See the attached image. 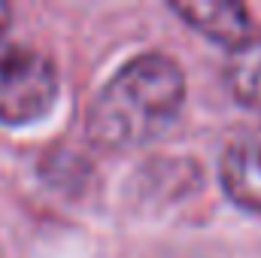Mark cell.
<instances>
[{
  "mask_svg": "<svg viewBox=\"0 0 261 258\" xmlns=\"http://www.w3.org/2000/svg\"><path fill=\"white\" fill-rule=\"evenodd\" d=\"M186 100V73L167 52H140L88 107L85 131L103 149H134L170 128Z\"/></svg>",
  "mask_w": 261,
  "mask_h": 258,
  "instance_id": "obj_1",
  "label": "cell"
},
{
  "mask_svg": "<svg viewBox=\"0 0 261 258\" xmlns=\"http://www.w3.org/2000/svg\"><path fill=\"white\" fill-rule=\"evenodd\" d=\"M58 97V70L52 58L28 43L0 40V125H28L43 119Z\"/></svg>",
  "mask_w": 261,
  "mask_h": 258,
  "instance_id": "obj_2",
  "label": "cell"
},
{
  "mask_svg": "<svg viewBox=\"0 0 261 258\" xmlns=\"http://www.w3.org/2000/svg\"><path fill=\"white\" fill-rule=\"evenodd\" d=\"M219 179L237 207L261 213V131L237 134L225 146L219 158Z\"/></svg>",
  "mask_w": 261,
  "mask_h": 258,
  "instance_id": "obj_3",
  "label": "cell"
},
{
  "mask_svg": "<svg viewBox=\"0 0 261 258\" xmlns=\"http://www.w3.org/2000/svg\"><path fill=\"white\" fill-rule=\"evenodd\" d=\"M170 9L186 18V24H192L200 31L206 40L222 43L228 49L243 46L252 34V15L243 3H216V0H197V3H170Z\"/></svg>",
  "mask_w": 261,
  "mask_h": 258,
  "instance_id": "obj_4",
  "label": "cell"
},
{
  "mask_svg": "<svg viewBox=\"0 0 261 258\" xmlns=\"http://www.w3.org/2000/svg\"><path fill=\"white\" fill-rule=\"evenodd\" d=\"M225 82L231 94L249 107L261 110V37H249L243 46L231 49L228 64H225Z\"/></svg>",
  "mask_w": 261,
  "mask_h": 258,
  "instance_id": "obj_5",
  "label": "cell"
},
{
  "mask_svg": "<svg viewBox=\"0 0 261 258\" xmlns=\"http://www.w3.org/2000/svg\"><path fill=\"white\" fill-rule=\"evenodd\" d=\"M9 15H12V9H9L6 3H0V34H3V28H6V21H9Z\"/></svg>",
  "mask_w": 261,
  "mask_h": 258,
  "instance_id": "obj_6",
  "label": "cell"
}]
</instances>
